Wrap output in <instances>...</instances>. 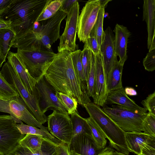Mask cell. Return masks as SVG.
<instances>
[{
	"instance_id": "obj_1",
	"label": "cell",
	"mask_w": 155,
	"mask_h": 155,
	"mask_svg": "<svg viewBox=\"0 0 155 155\" xmlns=\"http://www.w3.org/2000/svg\"><path fill=\"white\" fill-rule=\"evenodd\" d=\"M71 52L65 50L56 54L44 76L55 91L75 99L83 106L91 101L87 83L80 80L74 67Z\"/></svg>"
},
{
	"instance_id": "obj_2",
	"label": "cell",
	"mask_w": 155,
	"mask_h": 155,
	"mask_svg": "<svg viewBox=\"0 0 155 155\" xmlns=\"http://www.w3.org/2000/svg\"><path fill=\"white\" fill-rule=\"evenodd\" d=\"M50 0H13L1 16L10 20L17 36L32 28L35 23Z\"/></svg>"
},
{
	"instance_id": "obj_3",
	"label": "cell",
	"mask_w": 155,
	"mask_h": 155,
	"mask_svg": "<svg viewBox=\"0 0 155 155\" xmlns=\"http://www.w3.org/2000/svg\"><path fill=\"white\" fill-rule=\"evenodd\" d=\"M90 117L98 124L109 141L112 147L127 155L129 153L123 130L103 111L100 106L91 102L84 105Z\"/></svg>"
},
{
	"instance_id": "obj_4",
	"label": "cell",
	"mask_w": 155,
	"mask_h": 155,
	"mask_svg": "<svg viewBox=\"0 0 155 155\" xmlns=\"http://www.w3.org/2000/svg\"><path fill=\"white\" fill-rule=\"evenodd\" d=\"M1 72L7 82L16 90L37 120L41 125L45 124L47 117L41 111L35 93L32 94L29 92L15 69L8 61L4 63Z\"/></svg>"
},
{
	"instance_id": "obj_5",
	"label": "cell",
	"mask_w": 155,
	"mask_h": 155,
	"mask_svg": "<svg viewBox=\"0 0 155 155\" xmlns=\"http://www.w3.org/2000/svg\"><path fill=\"white\" fill-rule=\"evenodd\" d=\"M31 75L36 81L42 77L56 54L46 47L17 49L16 53Z\"/></svg>"
},
{
	"instance_id": "obj_6",
	"label": "cell",
	"mask_w": 155,
	"mask_h": 155,
	"mask_svg": "<svg viewBox=\"0 0 155 155\" xmlns=\"http://www.w3.org/2000/svg\"><path fill=\"white\" fill-rule=\"evenodd\" d=\"M103 111L123 130L126 132H141L142 124L147 113L137 114L124 107L113 105L112 107L104 106Z\"/></svg>"
},
{
	"instance_id": "obj_7",
	"label": "cell",
	"mask_w": 155,
	"mask_h": 155,
	"mask_svg": "<svg viewBox=\"0 0 155 155\" xmlns=\"http://www.w3.org/2000/svg\"><path fill=\"white\" fill-rule=\"evenodd\" d=\"M16 124L10 115H0V155H12L20 146V140L26 135L20 133Z\"/></svg>"
},
{
	"instance_id": "obj_8",
	"label": "cell",
	"mask_w": 155,
	"mask_h": 155,
	"mask_svg": "<svg viewBox=\"0 0 155 155\" xmlns=\"http://www.w3.org/2000/svg\"><path fill=\"white\" fill-rule=\"evenodd\" d=\"M0 112L9 114L17 124H21L23 121L28 125L48 132V127L38 122L19 95L8 101L0 99Z\"/></svg>"
},
{
	"instance_id": "obj_9",
	"label": "cell",
	"mask_w": 155,
	"mask_h": 155,
	"mask_svg": "<svg viewBox=\"0 0 155 155\" xmlns=\"http://www.w3.org/2000/svg\"><path fill=\"white\" fill-rule=\"evenodd\" d=\"M55 91L44 76L36 82L35 92L41 111L45 114L48 110L54 108V110L68 114L67 109L56 97Z\"/></svg>"
},
{
	"instance_id": "obj_10",
	"label": "cell",
	"mask_w": 155,
	"mask_h": 155,
	"mask_svg": "<svg viewBox=\"0 0 155 155\" xmlns=\"http://www.w3.org/2000/svg\"><path fill=\"white\" fill-rule=\"evenodd\" d=\"M79 13V5L78 1L67 14L64 30L59 38L58 52L65 50L71 52L76 50V39Z\"/></svg>"
},
{
	"instance_id": "obj_11",
	"label": "cell",
	"mask_w": 155,
	"mask_h": 155,
	"mask_svg": "<svg viewBox=\"0 0 155 155\" xmlns=\"http://www.w3.org/2000/svg\"><path fill=\"white\" fill-rule=\"evenodd\" d=\"M101 7V0H90L83 7L79 16L77 29L80 41L84 43L89 37Z\"/></svg>"
},
{
	"instance_id": "obj_12",
	"label": "cell",
	"mask_w": 155,
	"mask_h": 155,
	"mask_svg": "<svg viewBox=\"0 0 155 155\" xmlns=\"http://www.w3.org/2000/svg\"><path fill=\"white\" fill-rule=\"evenodd\" d=\"M48 129L51 134L61 142L70 144L72 136L71 117L55 110L47 117Z\"/></svg>"
},
{
	"instance_id": "obj_13",
	"label": "cell",
	"mask_w": 155,
	"mask_h": 155,
	"mask_svg": "<svg viewBox=\"0 0 155 155\" xmlns=\"http://www.w3.org/2000/svg\"><path fill=\"white\" fill-rule=\"evenodd\" d=\"M66 16V13L59 10L41 26L38 35L43 45L48 49L51 50L52 44L60 38L61 23Z\"/></svg>"
},
{
	"instance_id": "obj_14",
	"label": "cell",
	"mask_w": 155,
	"mask_h": 155,
	"mask_svg": "<svg viewBox=\"0 0 155 155\" xmlns=\"http://www.w3.org/2000/svg\"><path fill=\"white\" fill-rule=\"evenodd\" d=\"M114 38L112 29L108 27L104 31L100 48L106 79L115 62L117 60L115 51Z\"/></svg>"
},
{
	"instance_id": "obj_15",
	"label": "cell",
	"mask_w": 155,
	"mask_h": 155,
	"mask_svg": "<svg viewBox=\"0 0 155 155\" xmlns=\"http://www.w3.org/2000/svg\"><path fill=\"white\" fill-rule=\"evenodd\" d=\"M68 146L70 152L81 155H97L102 150L99 148L92 135L86 134L72 138Z\"/></svg>"
},
{
	"instance_id": "obj_16",
	"label": "cell",
	"mask_w": 155,
	"mask_h": 155,
	"mask_svg": "<svg viewBox=\"0 0 155 155\" xmlns=\"http://www.w3.org/2000/svg\"><path fill=\"white\" fill-rule=\"evenodd\" d=\"M95 55L96 92L93 103L103 107L107 94L106 78L101 52Z\"/></svg>"
},
{
	"instance_id": "obj_17",
	"label": "cell",
	"mask_w": 155,
	"mask_h": 155,
	"mask_svg": "<svg viewBox=\"0 0 155 155\" xmlns=\"http://www.w3.org/2000/svg\"><path fill=\"white\" fill-rule=\"evenodd\" d=\"M7 57L8 61L15 69L28 91L31 94H35L36 81L30 74L22 59L16 53L10 51Z\"/></svg>"
},
{
	"instance_id": "obj_18",
	"label": "cell",
	"mask_w": 155,
	"mask_h": 155,
	"mask_svg": "<svg viewBox=\"0 0 155 155\" xmlns=\"http://www.w3.org/2000/svg\"><path fill=\"white\" fill-rule=\"evenodd\" d=\"M113 104L121 106L137 114H145L147 111L145 108L137 105L133 100L129 98L125 93L123 87L108 93L105 104Z\"/></svg>"
},
{
	"instance_id": "obj_19",
	"label": "cell",
	"mask_w": 155,
	"mask_h": 155,
	"mask_svg": "<svg viewBox=\"0 0 155 155\" xmlns=\"http://www.w3.org/2000/svg\"><path fill=\"white\" fill-rule=\"evenodd\" d=\"M125 135L128 150L137 155L147 146L155 145V137L143 132H125Z\"/></svg>"
},
{
	"instance_id": "obj_20",
	"label": "cell",
	"mask_w": 155,
	"mask_h": 155,
	"mask_svg": "<svg viewBox=\"0 0 155 155\" xmlns=\"http://www.w3.org/2000/svg\"><path fill=\"white\" fill-rule=\"evenodd\" d=\"M114 31L115 33L114 45L115 54L117 56L119 57V61L124 64L127 58V45L130 32L126 27L118 24L116 25Z\"/></svg>"
},
{
	"instance_id": "obj_21",
	"label": "cell",
	"mask_w": 155,
	"mask_h": 155,
	"mask_svg": "<svg viewBox=\"0 0 155 155\" xmlns=\"http://www.w3.org/2000/svg\"><path fill=\"white\" fill-rule=\"evenodd\" d=\"M11 47L17 49H25L45 47L41 41L38 33L33 31V28L15 37L12 41Z\"/></svg>"
},
{
	"instance_id": "obj_22",
	"label": "cell",
	"mask_w": 155,
	"mask_h": 155,
	"mask_svg": "<svg viewBox=\"0 0 155 155\" xmlns=\"http://www.w3.org/2000/svg\"><path fill=\"white\" fill-rule=\"evenodd\" d=\"M155 0H144L143 20L147 23L148 32L147 48L149 49L155 36Z\"/></svg>"
},
{
	"instance_id": "obj_23",
	"label": "cell",
	"mask_w": 155,
	"mask_h": 155,
	"mask_svg": "<svg viewBox=\"0 0 155 155\" xmlns=\"http://www.w3.org/2000/svg\"><path fill=\"white\" fill-rule=\"evenodd\" d=\"M124 64L116 61L108 74L106 79L107 93L122 87V75Z\"/></svg>"
},
{
	"instance_id": "obj_24",
	"label": "cell",
	"mask_w": 155,
	"mask_h": 155,
	"mask_svg": "<svg viewBox=\"0 0 155 155\" xmlns=\"http://www.w3.org/2000/svg\"><path fill=\"white\" fill-rule=\"evenodd\" d=\"M71 115L72 126V138L82 134L92 135L91 128L85 118L81 116L77 111Z\"/></svg>"
},
{
	"instance_id": "obj_25",
	"label": "cell",
	"mask_w": 155,
	"mask_h": 155,
	"mask_svg": "<svg viewBox=\"0 0 155 155\" xmlns=\"http://www.w3.org/2000/svg\"><path fill=\"white\" fill-rule=\"evenodd\" d=\"M91 131L92 136L97 147L103 150L106 147L107 140L106 136L95 121L91 117L85 118Z\"/></svg>"
},
{
	"instance_id": "obj_26",
	"label": "cell",
	"mask_w": 155,
	"mask_h": 155,
	"mask_svg": "<svg viewBox=\"0 0 155 155\" xmlns=\"http://www.w3.org/2000/svg\"><path fill=\"white\" fill-rule=\"evenodd\" d=\"M16 126L22 134L35 135L49 138L57 144L61 142L48 132L44 131L38 128L25 124L23 123L20 124H16Z\"/></svg>"
},
{
	"instance_id": "obj_27",
	"label": "cell",
	"mask_w": 155,
	"mask_h": 155,
	"mask_svg": "<svg viewBox=\"0 0 155 155\" xmlns=\"http://www.w3.org/2000/svg\"><path fill=\"white\" fill-rule=\"evenodd\" d=\"M45 137L38 135L27 134L19 142L20 146L28 148L33 151L40 150Z\"/></svg>"
},
{
	"instance_id": "obj_28",
	"label": "cell",
	"mask_w": 155,
	"mask_h": 155,
	"mask_svg": "<svg viewBox=\"0 0 155 155\" xmlns=\"http://www.w3.org/2000/svg\"><path fill=\"white\" fill-rule=\"evenodd\" d=\"M15 35V33L10 30L0 29V48L6 57L11 48L12 41Z\"/></svg>"
},
{
	"instance_id": "obj_29",
	"label": "cell",
	"mask_w": 155,
	"mask_h": 155,
	"mask_svg": "<svg viewBox=\"0 0 155 155\" xmlns=\"http://www.w3.org/2000/svg\"><path fill=\"white\" fill-rule=\"evenodd\" d=\"M18 95L16 90L7 82L0 71V99L8 101Z\"/></svg>"
},
{
	"instance_id": "obj_30",
	"label": "cell",
	"mask_w": 155,
	"mask_h": 155,
	"mask_svg": "<svg viewBox=\"0 0 155 155\" xmlns=\"http://www.w3.org/2000/svg\"><path fill=\"white\" fill-rule=\"evenodd\" d=\"M86 83L88 96L90 97H92L94 100L96 92L95 55L92 51L91 68Z\"/></svg>"
},
{
	"instance_id": "obj_31",
	"label": "cell",
	"mask_w": 155,
	"mask_h": 155,
	"mask_svg": "<svg viewBox=\"0 0 155 155\" xmlns=\"http://www.w3.org/2000/svg\"><path fill=\"white\" fill-rule=\"evenodd\" d=\"M62 0H50L36 21L46 20L53 16L59 10Z\"/></svg>"
},
{
	"instance_id": "obj_32",
	"label": "cell",
	"mask_w": 155,
	"mask_h": 155,
	"mask_svg": "<svg viewBox=\"0 0 155 155\" xmlns=\"http://www.w3.org/2000/svg\"><path fill=\"white\" fill-rule=\"evenodd\" d=\"M55 93L58 100L67 109L69 115L77 111L78 103L75 99L56 91Z\"/></svg>"
},
{
	"instance_id": "obj_33",
	"label": "cell",
	"mask_w": 155,
	"mask_h": 155,
	"mask_svg": "<svg viewBox=\"0 0 155 155\" xmlns=\"http://www.w3.org/2000/svg\"><path fill=\"white\" fill-rule=\"evenodd\" d=\"M105 7L104 6L101 5L96 22L93 27L100 48L101 44L102 37L104 32L103 29V22Z\"/></svg>"
},
{
	"instance_id": "obj_34",
	"label": "cell",
	"mask_w": 155,
	"mask_h": 155,
	"mask_svg": "<svg viewBox=\"0 0 155 155\" xmlns=\"http://www.w3.org/2000/svg\"><path fill=\"white\" fill-rule=\"evenodd\" d=\"M57 144L51 139L44 137L40 150L31 151L35 155H57L55 148Z\"/></svg>"
},
{
	"instance_id": "obj_35",
	"label": "cell",
	"mask_w": 155,
	"mask_h": 155,
	"mask_svg": "<svg viewBox=\"0 0 155 155\" xmlns=\"http://www.w3.org/2000/svg\"><path fill=\"white\" fill-rule=\"evenodd\" d=\"M81 51L80 50H77L71 52V55L74 67L79 78L81 81L86 83L81 59Z\"/></svg>"
},
{
	"instance_id": "obj_36",
	"label": "cell",
	"mask_w": 155,
	"mask_h": 155,
	"mask_svg": "<svg viewBox=\"0 0 155 155\" xmlns=\"http://www.w3.org/2000/svg\"><path fill=\"white\" fill-rule=\"evenodd\" d=\"M142 128L144 133L155 137V115L147 113L142 122Z\"/></svg>"
},
{
	"instance_id": "obj_37",
	"label": "cell",
	"mask_w": 155,
	"mask_h": 155,
	"mask_svg": "<svg viewBox=\"0 0 155 155\" xmlns=\"http://www.w3.org/2000/svg\"><path fill=\"white\" fill-rule=\"evenodd\" d=\"M81 59L84 78L87 81L90 69L91 59V51L87 47H84L81 51Z\"/></svg>"
},
{
	"instance_id": "obj_38",
	"label": "cell",
	"mask_w": 155,
	"mask_h": 155,
	"mask_svg": "<svg viewBox=\"0 0 155 155\" xmlns=\"http://www.w3.org/2000/svg\"><path fill=\"white\" fill-rule=\"evenodd\" d=\"M84 43V46L88 48L94 55L97 54L100 52V48L93 28L90 33L89 37L85 41Z\"/></svg>"
},
{
	"instance_id": "obj_39",
	"label": "cell",
	"mask_w": 155,
	"mask_h": 155,
	"mask_svg": "<svg viewBox=\"0 0 155 155\" xmlns=\"http://www.w3.org/2000/svg\"><path fill=\"white\" fill-rule=\"evenodd\" d=\"M143 62L146 70L153 71L155 70V48L149 50Z\"/></svg>"
},
{
	"instance_id": "obj_40",
	"label": "cell",
	"mask_w": 155,
	"mask_h": 155,
	"mask_svg": "<svg viewBox=\"0 0 155 155\" xmlns=\"http://www.w3.org/2000/svg\"><path fill=\"white\" fill-rule=\"evenodd\" d=\"M141 104L149 113L155 115V91L143 100Z\"/></svg>"
},
{
	"instance_id": "obj_41",
	"label": "cell",
	"mask_w": 155,
	"mask_h": 155,
	"mask_svg": "<svg viewBox=\"0 0 155 155\" xmlns=\"http://www.w3.org/2000/svg\"><path fill=\"white\" fill-rule=\"evenodd\" d=\"M55 150L57 155H71L68 145L65 143L58 144Z\"/></svg>"
},
{
	"instance_id": "obj_42",
	"label": "cell",
	"mask_w": 155,
	"mask_h": 155,
	"mask_svg": "<svg viewBox=\"0 0 155 155\" xmlns=\"http://www.w3.org/2000/svg\"><path fill=\"white\" fill-rule=\"evenodd\" d=\"M77 1V0H62L61 5L59 10L67 14L74 4Z\"/></svg>"
},
{
	"instance_id": "obj_43",
	"label": "cell",
	"mask_w": 155,
	"mask_h": 155,
	"mask_svg": "<svg viewBox=\"0 0 155 155\" xmlns=\"http://www.w3.org/2000/svg\"><path fill=\"white\" fill-rule=\"evenodd\" d=\"M12 155H35L28 148L19 146Z\"/></svg>"
},
{
	"instance_id": "obj_44",
	"label": "cell",
	"mask_w": 155,
	"mask_h": 155,
	"mask_svg": "<svg viewBox=\"0 0 155 155\" xmlns=\"http://www.w3.org/2000/svg\"><path fill=\"white\" fill-rule=\"evenodd\" d=\"M13 0H0V16L8 9Z\"/></svg>"
},
{
	"instance_id": "obj_45",
	"label": "cell",
	"mask_w": 155,
	"mask_h": 155,
	"mask_svg": "<svg viewBox=\"0 0 155 155\" xmlns=\"http://www.w3.org/2000/svg\"><path fill=\"white\" fill-rule=\"evenodd\" d=\"M138 155H155V145H149L143 148Z\"/></svg>"
},
{
	"instance_id": "obj_46",
	"label": "cell",
	"mask_w": 155,
	"mask_h": 155,
	"mask_svg": "<svg viewBox=\"0 0 155 155\" xmlns=\"http://www.w3.org/2000/svg\"><path fill=\"white\" fill-rule=\"evenodd\" d=\"M4 29L10 30L15 34L12 27L11 22L9 20H4L0 16V29Z\"/></svg>"
},
{
	"instance_id": "obj_47",
	"label": "cell",
	"mask_w": 155,
	"mask_h": 155,
	"mask_svg": "<svg viewBox=\"0 0 155 155\" xmlns=\"http://www.w3.org/2000/svg\"><path fill=\"white\" fill-rule=\"evenodd\" d=\"M125 93L127 95L130 96H135L137 95L136 91L133 88L131 87H126L124 89Z\"/></svg>"
},
{
	"instance_id": "obj_48",
	"label": "cell",
	"mask_w": 155,
	"mask_h": 155,
	"mask_svg": "<svg viewBox=\"0 0 155 155\" xmlns=\"http://www.w3.org/2000/svg\"><path fill=\"white\" fill-rule=\"evenodd\" d=\"M6 57L3 54L0 48V68L4 62L5 61Z\"/></svg>"
},
{
	"instance_id": "obj_49",
	"label": "cell",
	"mask_w": 155,
	"mask_h": 155,
	"mask_svg": "<svg viewBox=\"0 0 155 155\" xmlns=\"http://www.w3.org/2000/svg\"><path fill=\"white\" fill-rule=\"evenodd\" d=\"M112 155H128L124 153L114 150Z\"/></svg>"
},
{
	"instance_id": "obj_50",
	"label": "cell",
	"mask_w": 155,
	"mask_h": 155,
	"mask_svg": "<svg viewBox=\"0 0 155 155\" xmlns=\"http://www.w3.org/2000/svg\"><path fill=\"white\" fill-rule=\"evenodd\" d=\"M70 153L71 155H81L79 154L73 152H70Z\"/></svg>"
},
{
	"instance_id": "obj_51",
	"label": "cell",
	"mask_w": 155,
	"mask_h": 155,
	"mask_svg": "<svg viewBox=\"0 0 155 155\" xmlns=\"http://www.w3.org/2000/svg\"></svg>"
}]
</instances>
